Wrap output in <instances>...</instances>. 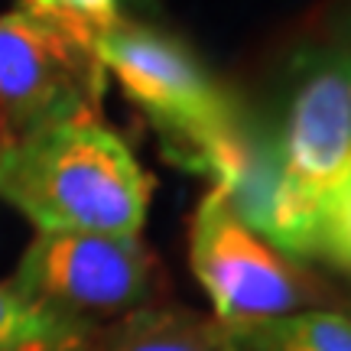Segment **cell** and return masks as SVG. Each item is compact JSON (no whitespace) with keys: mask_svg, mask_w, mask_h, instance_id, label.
Returning a JSON list of instances; mask_svg holds the SVG:
<instances>
[{"mask_svg":"<svg viewBox=\"0 0 351 351\" xmlns=\"http://www.w3.org/2000/svg\"><path fill=\"white\" fill-rule=\"evenodd\" d=\"M341 33L351 39V0H348V7H345V16H341Z\"/></svg>","mask_w":351,"mask_h":351,"instance_id":"13","label":"cell"},{"mask_svg":"<svg viewBox=\"0 0 351 351\" xmlns=\"http://www.w3.org/2000/svg\"><path fill=\"white\" fill-rule=\"evenodd\" d=\"M195 173L208 176L231 212L280 254L313 257L319 205L289 176L276 127L241 111L234 127L205 150Z\"/></svg>","mask_w":351,"mask_h":351,"instance_id":"6","label":"cell"},{"mask_svg":"<svg viewBox=\"0 0 351 351\" xmlns=\"http://www.w3.org/2000/svg\"><path fill=\"white\" fill-rule=\"evenodd\" d=\"M104 72L150 117L169 160L199 169V160L241 117V104L218 85L192 52L153 26L121 23L95 46Z\"/></svg>","mask_w":351,"mask_h":351,"instance_id":"2","label":"cell"},{"mask_svg":"<svg viewBox=\"0 0 351 351\" xmlns=\"http://www.w3.org/2000/svg\"><path fill=\"white\" fill-rule=\"evenodd\" d=\"M296 186L322 205L351 179V49H302L289 72L287 111L276 127Z\"/></svg>","mask_w":351,"mask_h":351,"instance_id":"7","label":"cell"},{"mask_svg":"<svg viewBox=\"0 0 351 351\" xmlns=\"http://www.w3.org/2000/svg\"><path fill=\"white\" fill-rule=\"evenodd\" d=\"M225 332L231 351H351V319L328 309H300Z\"/></svg>","mask_w":351,"mask_h":351,"instance_id":"9","label":"cell"},{"mask_svg":"<svg viewBox=\"0 0 351 351\" xmlns=\"http://www.w3.org/2000/svg\"><path fill=\"white\" fill-rule=\"evenodd\" d=\"M20 10L91 52L104 33H111L124 20L121 0H20Z\"/></svg>","mask_w":351,"mask_h":351,"instance_id":"11","label":"cell"},{"mask_svg":"<svg viewBox=\"0 0 351 351\" xmlns=\"http://www.w3.org/2000/svg\"><path fill=\"white\" fill-rule=\"evenodd\" d=\"M7 283L43 309L95 326L153 300V254L140 238L36 234Z\"/></svg>","mask_w":351,"mask_h":351,"instance_id":"4","label":"cell"},{"mask_svg":"<svg viewBox=\"0 0 351 351\" xmlns=\"http://www.w3.org/2000/svg\"><path fill=\"white\" fill-rule=\"evenodd\" d=\"M313 257H322V261L335 263L339 270L351 274V179L319 205Z\"/></svg>","mask_w":351,"mask_h":351,"instance_id":"12","label":"cell"},{"mask_svg":"<svg viewBox=\"0 0 351 351\" xmlns=\"http://www.w3.org/2000/svg\"><path fill=\"white\" fill-rule=\"evenodd\" d=\"M189 267L212 302V319L225 328L300 313L315 300V287L296 261L254 234L215 189L192 215Z\"/></svg>","mask_w":351,"mask_h":351,"instance_id":"3","label":"cell"},{"mask_svg":"<svg viewBox=\"0 0 351 351\" xmlns=\"http://www.w3.org/2000/svg\"><path fill=\"white\" fill-rule=\"evenodd\" d=\"M98 56L20 7L0 16V127L7 143L36 130L98 121Z\"/></svg>","mask_w":351,"mask_h":351,"instance_id":"5","label":"cell"},{"mask_svg":"<svg viewBox=\"0 0 351 351\" xmlns=\"http://www.w3.org/2000/svg\"><path fill=\"white\" fill-rule=\"evenodd\" d=\"M150 189L130 147L98 121L46 127L0 147V202L36 234L140 238Z\"/></svg>","mask_w":351,"mask_h":351,"instance_id":"1","label":"cell"},{"mask_svg":"<svg viewBox=\"0 0 351 351\" xmlns=\"http://www.w3.org/2000/svg\"><path fill=\"white\" fill-rule=\"evenodd\" d=\"M78 351H231L225 326L186 306L137 309L95 326Z\"/></svg>","mask_w":351,"mask_h":351,"instance_id":"8","label":"cell"},{"mask_svg":"<svg viewBox=\"0 0 351 351\" xmlns=\"http://www.w3.org/2000/svg\"><path fill=\"white\" fill-rule=\"evenodd\" d=\"M95 326L43 309L0 283V351H78Z\"/></svg>","mask_w":351,"mask_h":351,"instance_id":"10","label":"cell"}]
</instances>
